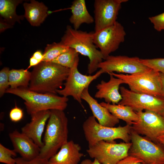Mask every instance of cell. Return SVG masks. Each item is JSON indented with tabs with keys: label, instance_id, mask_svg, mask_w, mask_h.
<instances>
[{
	"label": "cell",
	"instance_id": "obj_6",
	"mask_svg": "<svg viewBox=\"0 0 164 164\" xmlns=\"http://www.w3.org/2000/svg\"><path fill=\"white\" fill-rule=\"evenodd\" d=\"M159 73L150 69L144 72L133 74H124L114 73L109 74L121 79L125 84L128 85L130 90L133 92L163 98Z\"/></svg>",
	"mask_w": 164,
	"mask_h": 164
},
{
	"label": "cell",
	"instance_id": "obj_32",
	"mask_svg": "<svg viewBox=\"0 0 164 164\" xmlns=\"http://www.w3.org/2000/svg\"><path fill=\"white\" fill-rule=\"evenodd\" d=\"M15 158L16 164H48V160L39 156L30 161L25 160L21 157Z\"/></svg>",
	"mask_w": 164,
	"mask_h": 164
},
{
	"label": "cell",
	"instance_id": "obj_30",
	"mask_svg": "<svg viewBox=\"0 0 164 164\" xmlns=\"http://www.w3.org/2000/svg\"><path fill=\"white\" fill-rule=\"evenodd\" d=\"M149 19L153 25L154 29L160 32L164 30V12L157 15L150 17Z\"/></svg>",
	"mask_w": 164,
	"mask_h": 164
},
{
	"label": "cell",
	"instance_id": "obj_22",
	"mask_svg": "<svg viewBox=\"0 0 164 164\" xmlns=\"http://www.w3.org/2000/svg\"><path fill=\"white\" fill-rule=\"evenodd\" d=\"M107 108L114 116L125 121L127 124L132 125L133 122L137 121L138 117L131 107L119 104H112L102 102L100 103Z\"/></svg>",
	"mask_w": 164,
	"mask_h": 164
},
{
	"label": "cell",
	"instance_id": "obj_29",
	"mask_svg": "<svg viewBox=\"0 0 164 164\" xmlns=\"http://www.w3.org/2000/svg\"><path fill=\"white\" fill-rule=\"evenodd\" d=\"M8 67H5L0 71V97H2L5 93L9 87V73Z\"/></svg>",
	"mask_w": 164,
	"mask_h": 164
},
{
	"label": "cell",
	"instance_id": "obj_27",
	"mask_svg": "<svg viewBox=\"0 0 164 164\" xmlns=\"http://www.w3.org/2000/svg\"><path fill=\"white\" fill-rule=\"evenodd\" d=\"M17 153L14 149L11 150L0 144V162L5 164H16L15 157Z\"/></svg>",
	"mask_w": 164,
	"mask_h": 164
},
{
	"label": "cell",
	"instance_id": "obj_13",
	"mask_svg": "<svg viewBox=\"0 0 164 164\" xmlns=\"http://www.w3.org/2000/svg\"><path fill=\"white\" fill-rule=\"evenodd\" d=\"M136 56L109 55L100 63L98 68L103 73L114 72L133 74L147 71L150 68L142 63Z\"/></svg>",
	"mask_w": 164,
	"mask_h": 164
},
{
	"label": "cell",
	"instance_id": "obj_16",
	"mask_svg": "<svg viewBox=\"0 0 164 164\" xmlns=\"http://www.w3.org/2000/svg\"><path fill=\"white\" fill-rule=\"evenodd\" d=\"M50 114V110L38 112L31 115L30 121L21 129V132L31 139L41 148L43 146L42 136L46 124Z\"/></svg>",
	"mask_w": 164,
	"mask_h": 164
},
{
	"label": "cell",
	"instance_id": "obj_33",
	"mask_svg": "<svg viewBox=\"0 0 164 164\" xmlns=\"http://www.w3.org/2000/svg\"><path fill=\"white\" fill-rule=\"evenodd\" d=\"M43 53L40 50H37L35 52L30 58L29 64L27 69H28L32 67H35L43 61Z\"/></svg>",
	"mask_w": 164,
	"mask_h": 164
},
{
	"label": "cell",
	"instance_id": "obj_1",
	"mask_svg": "<svg viewBox=\"0 0 164 164\" xmlns=\"http://www.w3.org/2000/svg\"><path fill=\"white\" fill-rule=\"evenodd\" d=\"M70 69L52 62L42 61L31 72L29 88L42 93L57 94L56 91L64 85Z\"/></svg>",
	"mask_w": 164,
	"mask_h": 164
},
{
	"label": "cell",
	"instance_id": "obj_12",
	"mask_svg": "<svg viewBox=\"0 0 164 164\" xmlns=\"http://www.w3.org/2000/svg\"><path fill=\"white\" fill-rule=\"evenodd\" d=\"M136 112L138 119L133 122L132 125V130L140 135L146 136L148 139L159 144L158 138L164 134V119L162 116L148 110Z\"/></svg>",
	"mask_w": 164,
	"mask_h": 164
},
{
	"label": "cell",
	"instance_id": "obj_11",
	"mask_svg": "<svg viewBox=\"0 0 164 164\" xmlns=\"http://www.w3.org/2000/svg\"><path fill=\"white\" fill-rule=\"evenodd\" d=\"M126 33L123 26L116 21L112 25L93 33V41L105 60L116 50L125 39Z\"/></svg>",
	"mask_w": 164,
	"mask_h": 164
},
{
	"label": "cell",
	"instance_id": "obj_20",
	"mask_svg": "<svg viewBox=\"0 0 164 164\" xmlns=\"http://www.w3.org/2000/svg\"><path fill=\"white\" fill-rule=\"evenodd\" d=\"M70 9L72 13L69 19L73 28L78 30L83 23L90 24L94 19L88 12L85 0H75L72 2Z\"/></svg>",
	"mask_w": 164,
	"mask_h": 164
},
{
	"label": "cell",
	"instance_id": "obj_7",
	"mask_svg": "<svg viewBox=\"0 0 164 164\" xmlns=\"http://www.w3.org/2000/svg\"><path fill=\"white\" fill-rule=\"evenodd\" d=\"M132 145L128 155L137 158L147 164H164V149L160 145L141 136L132 130Z\"/></svg>",
	"mask_w": 164,
	"mask_h": 164
},
{
	"label": "cell",
	"instance_id": "obj_38",
	"mask_svg": "<svg viewBox=\"0 0 164 164\" xmlns=\"http://www.w3.org/2000/svg\"><path fill=\"white\" fill-rule=\"evenodd\" d=\"M157 141L159 144L162 145L164 147V134L160 135L158 138Z\"/></svg>",
	"mask_w": 164,
	"mask_h": 164
},
{
	"label": "cell",
	"instance_id": "obj_4",
	"mask_svg": "<svg viewBox=\"0 0 164 164\" xmlns=\"http://www.w3.org/2000/svg\"><path fill=\"white\" fill-rule=\"evenodd\" d=\"M5 93L15 95L24 101L27 112L30 115L39 111L52 110L64 111L67 106V97L56 94L42 93L30 90L29 88L19 87L9 88Z\"/></svg>",
	"mask_w": 164,
	"mask_h": 164
},
{
	"label": "cell",
	"instance_id": "obj_2",
	"mask_svg": "<svg viewBox=\"0 0 164 164\" xmlns=\"http://www.w3.org/2000/svg\"><path fill=\"white\" fill-rule=\"evenodd\" d=\"M39 157L49 160L68 141V119L64 111L50 110Z\"/></svg>",
	"mask_w": 164,
	"mask_h": 164
},
{
	"label": "cell",
	"instance_id": "obj_34",
	"mask_svg": "<svg viewBox=\"0 0 164 164\" xmlns=\"http://www.w3.org/2000/svg\"><path fill=\"white\" fill-rule=\"evenodd\" d=\"M117 164H147L143 163L140 159L135 157L128 155L120 161Z\"/></svg>",
	"mask_w": 164,
	"mask_h": 164
},
{
	"label": "cell",
	"instance_id": "obj_24",
	"mask_svg": "<svg viewBox=\"0 0 164 164\" xmlns=\"http://www.w3.org/2000/svg\"><path fill=\"white\" fill-rule=\"evenodd\" d=\"M31 72L28 70L12 69L9 73V84L10 88L19 87L29 88L31 78Z\"/></svg>",
	"mask_w": 164,
	"mask_h": 164
},
{
	"label": "cell",
	"instance_id": "obj_21",
	"mask_svg": "<svg viewBox=\"0 0 164 164\" xmlns=\"http://www.w3.org/2000/svg\"><path fill=\"white\" fill-rule=\"evenodd\" d=\"M24 16L33 26L40 25L47 16V7L42 2L31 0L30 2L24 3Z\"/></svg>",
	"mask_w": 164,
	"mask_h": 164
},
{
	"label": "cell",
	"instance_id": "obj_8",
	"mask_svg": "<svg viewBox=\"0 0 164 164\" xmlns=\"http://www.w3.org/2000/svg\"><path fill=\"white\" fill-rule=\"evenodd\" d=\"M132 142L120 143L100 141L88 147L86 151L89 156L102 164H117L128 155Z\"/></svg>",
	"mask_w": 164,
	"mask_h": 164
},
{
	"label": "cell",
	"instance_id": "obj_10",
	"mask_svg": "<svg viewBox=\"0 0 164 164\" xmlns=\"http://www.w3.org/2000/svg\"><path fill=\"white\" fill-rule=\"evenodd\" d=\"M79 57L76 60L73 65L70 69L68 76L64 83V87L57 90L56 92L63 96H71L82 106L81 98L82 92L85 88L89 87L90 84L102 74L100 69L93 75H87L80 73L78 69Z\"/></svg>",
	"mask_w": 164,
	"mask_h": 164
},
{
	"label": "cell",
	"instance_id": "obj_15",
	"mask_svg": "<svg viewBox=\"0 0 164 164\" xmlns=\"http://www.w3.org/2000/svg\"><path fill=\"white\" fill-rule=\"evenodd\" d=\"M14 150L24 159L30 161L38 157L41 148L26 135L15 130L9 134Z\"/></svg>",
	"mask_w": 164,
	"mask_h": 164
},
{
	"label": "cell",
	"instance_id": "obj_3",
	"mask_svg": "<svg viewBox=\"0 0 164 164\" xmlns=\"http://www.w3.org/2000/svg\"><path fill=\"white\" fill-rule=\"evenodd\" d=\"M93 32L76 30L68 25L61 42L65 46L74 49L79 53L87 56L89 60L88 73L91 75L98 68L104 60L100 51L93 41Z\"/></svg>",
	"mask_w": 164,
	"mask_h": 164
},
{
	"label": "cell",
	"instance_id": "obj_39",
	"mask_svg": "<svg viewBox=\"0 0 164 164\" xmlns=\"http://www.w3.org/2000/svg\"><path fill=\"white\" fill-rule=\"evenodd\" d=\"M162 117H163V118H164V114H163V115H162Z\"/></svg>",
	"mask_w": 164,
	"mask_h": 164
},
{
	"label": "cell",
	"instance_id": "obj_37",
	"mask_svg": "<svg viewBox=\"0 0 164 164\" xmlns=\"http://www.w3.org/2000/svg\"><path fill=\"white\" fill-rule=\"evenodd\" d=\"M159 77L161 85L162 98L164 99V73L160 72Z\"/></svg>",
	"mask_w": 164,
	"mask_h": 164
},
{
	"label": "cell",
	"instance_id": "obj_9",
	"mask_svg": "<svg viewBox=\"0 0 164 164\" xmlns=\"http://www.w3.org/2000/svg\"><path fill=\"white\" fill-rule=\"evenodd\" d=\"M122 99L118 104L131 107L135 112L148 110L162 115L164 99L152 95L137 93L123 86L120 87Z\"/></svg>",
	"mask_w": 164,
	"mask_h": 164
},
{
	"label": "cell",
	"instance_id": "obj_18",
	"mask_svg": "<svg viewBox=\"0 0 164 164\" xmlns=\"http://www.w3.org/2000/svg\"><path fill=\"white\" fill-rule=\"evenodd\" d=\"M88 87L82 93L81 98L88 104L93 116L101 125L107 127H114L119 122V119L113 115L105 107L99 103L88 91Z\"/></svg>",
	"mask_w": 164,
	"mask_h": 164
},
{
	"label": "cell",
	"instance_id": "obj_19",
	"mask_svg": "<svg viewBox=\"0 0 164 164\" xmlns=\"http://www.w3.org/2000/svg\"><path fill=\"white\" fill-rule=\"evenodd\" d=\"M81 150L79 144L68 141L48 160V164H78L84 156Z\"/></svg>",
	"mask_w": 164,
	"mask_h": 164
},
{
	"label": "cell",
	"instance_id": "obj_25",
	"mask_svg": "<svg viewBox=\"0 0 164 164\" xmlns=\"http://www.w3.org/2000/svg\"><path fill=\"white\" fill-rule=\"evenodd\" d=\"M69 48L61 42L47 45L43 53V61L51 62L60 54L67 50Z\"/></svg>",
	"mask_w": 164,
	"mask_h": 164
},
{
	"label": "cell",
	"instance_id": "obj_14",
	"mask_svg": "<svg viewBox=\"0 0 164 164\" xmlns=\"http://www.w3.org/2000/svg\"><path fill=\"white\" fill-rule=\"evenodd\" d=\"M128 0H95L94 3V32L114 24L122 3Z\"/></svg>",
	"mask_w": 164,
	"mask_h": 164
},
{
	"label": "cell",
	"instance_id": "obj_26",
	"mask_svg": "<svg viewBox=\"0 0 164 164\" xmlns=\"http://www.w3.org/2000/svg\"><path fill=\"white\" fill-rule=\"evenodd\" d=\"M79 54L75 49L69 47L67 50L60 54L51 62L70 69L79 57Z\"/></svg>",
	"mask_w": 164,
	"mask_h": 164
},
{
	"label": "cell",
	"instance_id": "obj_31",
	"mask_svg": "<svg viewBox=\"0 0 164 164\" xmlns=\"http://www.w3.org/2000/svg\"><path fill=\"white\" fill-rule=\"evenodd\" d=\"M23 116L22 110L18 107L15 104V107L12 108L9 113V117L10 120L13 122H18L23 118Z\"/></svg>",
	"mask_w": 164,
	"mask_h": 164
},
{
	"label": "cell",
	"instance_id": "obj_23",
	"mask_svg": "<svg viewBox=\"0 0 164 164\" xmlns=\"http://www.w3.org/2000/svg\"><path fill=\"white\" fill-rule=\"evenodd\" d=\"M22 2L21 0H0V14L5 22L12 26L15 22H19L23 18L16 13L17 6Z\"/></svg>",
	"mask_w": 164,
	"mask_h": 164
},
{
	"label": "cell",
	"instance_id": "obj_36",
	"mask_svg": "<svg viewBox=\"0 0 164 164\" xmlns=\"http://www.w3.org/2000/svg\"><path fill=\"white\" fill-rule=\"evenodd\" d=\"M80 164H102L100 163L98 161L94 159V161H92L89 159H86L83 160Z\"/></svg>",
	"mask_w": 164,
	"mask_h": 164
},
{
	"label": "cell",
	"instance_id": "obj_5",
	"mask_svg": "<svg viewBox=\"0 0 164 164\" xmlns=\"http://www.w3.org/2000/svg\"><path fill=\"white\" fill-rule=\"evenodd\" d=\"M82 128L88 147L101 141L112 142L115 139H119L128 143L131 140L130 133L132 129V125H129L117 127L105 126L100 125L92 115L85 121Z\"/></svg>",
	"mask_w": 164,
	"mask_h": 164
},
{
	"label": "cell",
	"instance_id": "obj_28",
	"mask_svg": "<svg viewBox=\"0 0 164 164\" xmlns=\"http://www.w3.org/2000/svg\"><path fill=\"white\" fill-rule=\"evenodd\" d=\"M140 61L149 68L164 73V58L140 59Z\"/></svg>",
	"mask_w": 164,
	"mask_h": 164
},
{
	"label": "cell",
	"instance_id": "obj_35",
	"mask_svg": "<svg viewBox=\"0 0 164 164\" xmlns=\"http://www.w3.org/2000/svg\"><path fill=\"white\" fill-rule=\"evenodd\" d=\"M11 25L5 22L1 21L0 22V32H2L5 29L11 27Z\"/></svg>",
	"mask_w": 164,
	"mask_h": 164
},
{
	"label": "cell",
	"instance_id": "obj_17",
	"mask_svg": "<svg viewBox=\"0 0 164 164\" xmlns=\"http://www.w3.org/2000/svg\"><path fill=\"white\" fill-rule=\"evenodd\" d=\"M110 79L106 82L101 80L96 86L97 90L94 97L100 99H104L105 102L112 104H118L122 99L119 92L120 86L124 84L123 80L109 74Z\"/></svg>",
	"mask_w": 164,
	"mask_h": 164
}]
</instances>
